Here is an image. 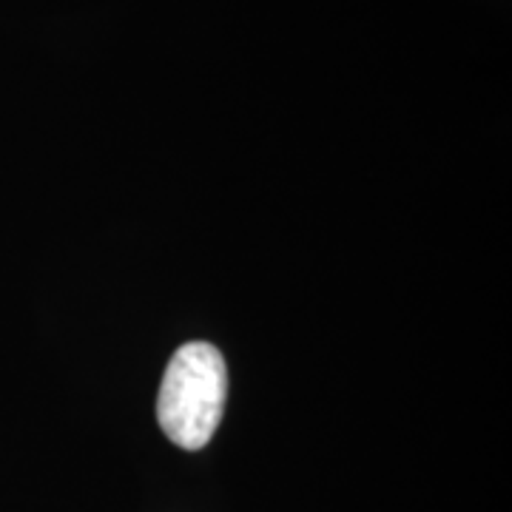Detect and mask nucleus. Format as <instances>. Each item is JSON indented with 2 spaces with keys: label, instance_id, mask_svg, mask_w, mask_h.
<instances>
[{
  "label": "nucleus",
  "instance_id": "1",
  "mask_svg": "<svg viewBox=\"0 0 512 512\" xmlns=\"http://www.w3.org/2000/svg\"><path fill=\"white\" fill-rule=\"evenodd\" d=\"M225 399L228 370L220 350L208 342L183 345L168 362L160 384V430L183 450H202L220 427Z\"/></svg>",
  "mask_w": 512,
  "mask_h": 512
}]
</instances>
